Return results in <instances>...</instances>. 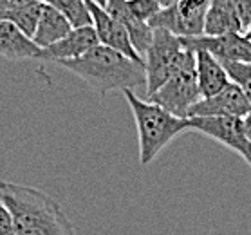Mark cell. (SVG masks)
Segmentation results:
<instances>
[{
    "label": "cell",
    "mask_w": 251,
    "mask_h": 235,
    "mask_svg": "<svg viewBox=\"0 0 251 235\" xmlns=\"http://www.w3.org/2000/svg\"><path fill=\"white\" fill-rule=\"evenodd\" d=\"M52 65L71 71L87 85H91L100 96L109 91H134L147 81L143 63L101 44L92 47L80 58L62 60Z\"/></svg>",
    "instance_id": "cell-2"
},
{
    "label": "cell",
    "mask_w": 251,
    "mask_h": 235,
    "mask_svg": "<svg viewBox=\"0 0 251 235\" xmlns=\"http://www.w3.org/2000/svg\"><path fill=\"white\" fill-rule=\"evenodd\" d=\"M190 132L204 134L210 139L228 147L242 157L251 156V145L246 138L244 121L242 118L231 116H201V118H188Z\"/></svg>",
    "instance_id": "cell-7"
},
{
    "label": "cell",
    "mask_w": 251,
    "mask_h": 235,
    "mask_svg": "<svg viewBox=\"0 0 251 235\" xmlns=\"http://www.w3.org/2000/svg\"><path fill=\"white\" fill-rule=\"evenodd\" d=\"M71 24L67 22V18L60 15L54 7L47 6L42 2V11L40 18H38V26L31 40L34 42V46L38 49H46V47L56 44L58 40H62L63 36L69 35L71 31Z\"/></svg>",
    "instance_id": "cell-16"
},
{
    "label": "cell",
    "mask_w": 251,
    "mask_h": 235,
    "mask_svg": "<svg viewBox=\"0 0 251 235\" xmlns=\"http://www.w3.org/2000/svg\"><path fill=\"white\" fill-rule=\"evenodd\" d=\"M92 2H96V4H100V6L105 7V2H107V0H92Z\"/></svg>",
    "instance_id": "cell-27"
},
{
    "label": "cell",
    "mask_w": 251,
    "mask_h": 235,
    "mask_svg": "<svg viewBox=\"0 0 251 235\" xmlns=\"http://www.w3.org/2000/svg\"><path fill=\"white\" fill-rule=\"evenodd\" d=\"M195 56V75L201 98H210L229 83L224 65L206 51H192Z\"/></svg>",
    "instance_id": "cell-12"
},
{
    "label": "cell",
    "mask_w": 251,
    "mask_h": 235,
    "mask_svg": "<svg viewBox=\"0 0 251 235\" xmlns=\"http://www.w3.org/2000/svg\"><path fill=\"white\" fill-rule=\"evenodd\" d=\"M201 100L197 75H195V56L188 49V54L179 65V69L150 96V102L157 104L177 118H188L190 109Z\"/></svg>",
    "instance_id": "cell-5"
},
{
    "label": "cell",
    "mask_w": 251,
    "mask_h": 235,
    "mask_svg": "<svg viewBox=\"0 0 251 235\" xmlns=\"http://www.w3.org/2000/svg\"><path fill=\"white\" fill-rule=\"evenodd\" d=\"M87 6H89V11H91L92 18V29L98 36V42L105 47H110L114 51H120L121 54L136 60V62L143 63V58L137 54V51L134 49L130 42V36L126 33V29L121 26L116 18H112L107 13V9L92 0H87Z\"/></svg>",
    "instance_id": "cell-10"
},
{
    "label": "cell",
    "mask_w": 251,
    "mask_h": 235,
    "mask_svg": "<svg viewBox=\"0 0 251 235\" xmlns=\"http://www.w3.org/2000/svg\"><path fill=\"white\" fill-rule=\"evenodd\" d=\"M34 2H38V0H0V20L9 13L29 6V4H34Z\"/></svg>",
    "instance_id": "cell-22"
},
{
    "label": "cell",
    "mask_w": 251,
    "mask_h": 235,
    "mask_svg": "<svg viewBox=\"0 0 251 235\" xmlns=\"http://www.w3.org/2000/svg\"><path fill=\"white\" fill-rule=\"evenodd\" d=\"M211 0H174L149 22L152 29H166L179 38L202 36L204 17Z\"/></svg>",
    "instance_id": "cell-6"
},
{
    "label": "cell",
    "mask_w": 251,
    "mask_h": 235,
    "mask_svg": "<svg viewBox=\"0 0 251 235\" xmlns=\"http://www.w3.org/2000/svg\"><path fill=\"white\" fill-rule=\"evenodd\" d=\"M244 35L248 36V38H250V40H251V26H250V27H248V29H246V33H244Z\"/></svg>",
    "instance_id": "cell-26"
},
{
    "label": "cell",
    "mask_w": 251,
    "mask_h": 235,
    "mask_svg": "<svg viewBox=\"0 0 251 235\" xmlns=\"http://www.w3.org/2000/svg\"><path fill=\"white\" fill-rule=\"evenodd\" d=\"M126 6L132 17L143 24H149L163 9L155 0H126Z\"/></svg>",
    "instance_id": "cell-20"
},
{
    "label": "cell",
    "mask_w": 251,
    "mask_h": 235,
    "mask_svg": "<svg viewBox=\"0 0 251 235\" xmlns=\"http://www.w3.org/2000/svg\"><path fill=\"white\" fill-rule=\"evenodd\" d=\"M105 9H107L110 17L116 18L126 29V33L130 36L132 46L137 51V54L141 58L145 56V52H147L150 42H152L154 29L150 27L149 24H143L132 17V13L128 11V6H126V0H107L105 2Z\"/></svg>",
    "instance_id": "cell-13"
},
{
    "label": "cell",
    "mask_w": 251,
    "mask_h": 235,
    "mask_svg": "<svg viewBox=\"0 0 251 235\" xmlns=\"http://www.w3.org/2000/svg\"><path fill=\"white\" fill-rule=\"evenodd\" d=\"M40 51L34 42L7 20H0V56L11 62L34 60Z\"/></svg>",
    "instance_id": "cell-14"
},
{
    "label": "cell",
    "mask_w": 251,
    "mask_h": 235,
    "mask_svg": "<svg viewBox=\"0 0 251 235\" xmlns=\"http://www.w3.org/2000/svg\"><path fill=\"white\" fill-rule=\"evenodd\" d=\"M0 235H15L11 215H9L6 205L2 201H0Z\"/></svg>",
    "instance_id": "cell-23"
},
{
    "label": "cell",
    "mask_w": 251,
    "mask_h": 235,
    "mask_svg": "<svg viewBox=\"0 0 251 235\" xmlns=\"http://www.w3.org/2000/svg\"><path fill=\"white\" fill-rule=\"evenodd\" d=\"M0 201L11 215L15 235H76L62 207L42 190L0 181Z\"/></svg>",
    "instance_id": "cell-1"
},
{
    "label": "cell",
    "mask_w": 251,
    "mask_h": 235,
    "mask_svg": "<svg viewBox=\"0 0 251 235\" xmlns=\"http://www.w3.org/2000/svg\"><path fill=\"white\" fill-rule=\"evenodd\" d=\"M155 2H157L161 7H168V6H172V4H174V0H155Z\"/></svg>",
    "instance_id": "cell-25"
},
{
    "label": "cell",
    "mask_w": 251,
    "mask_h": 235,
    "mask_svg": "<svg viewBox=\"0 0 251 235\" xmlns=\"http://www.w3.org/2000/svg\"><path fill=\"white\" fill-rule=\"evenodd\" d=\"M251 112V104L246 98L244 91L237 83L229 81L223 91L210 98H201L190 109L188 118L201 116H231V118H246Z\"/></svg>",
    "instance_id": "cell-9"
},
{
    "label": "cell",
    "mask_w": 251,
    "mask_h": 235,
    "mask_svg": "<svg viewBox=\"0 0 251 235\" xmlns=\"http://www.w3.org/2000/svg\"><path fill=\"white\" fill-rule=\"evenodd\" d=\"M229 2H231V6H233L246 33V29L251 26V0H229Z\"/></svg>",
    "instance_id": "cell-21"
},
{
    "label": "cell",
    "mask_w": 251,
    "mask_h": 235,
    "mask_svg": "<svg viewBox=\"0 0 251 235\" xmlns=\"http://www.w3.org/2000/svg\"><path fill=\"white\" fill-rule=\"evenodd\" d=\"M229 81H233L244 91L246 98L251 104V63H223Z\"/></svg>",
    "instance_id": "cell-19"
},
{
    "label": "cell",
    "mask_w": 251,
    "mask_h": 235,
    "mask_svg": "<svg viewBox=\"0 0 251 235\" xmlns=\"http://www.w3.org/2000/svg\"><path fill=\"white\" fill-rule=\"evenodd\" d=\"M244 161H246V163H248V165H250V166H251V156H248V157H246V159H244Z\"/></svg>",
    "instance_id": "cell-28"
},
{
    "label": "cell",
    "mask_w": 251,
    "mask_h": 235,
    "mask_svg": "<svg viewBox=\"0 0 251 235\" xmlns=\"http://www.w3.org/2000/svg\"><path fill=\"white\" fill-rule=\"evenodd\" d=\"M123 94L136 121L139 161L143 166H149L179 134L190 132L188 118H177L154 102L139 98L134 91H123Z\"/></svg>",
    "instance_id": "cell-3"
},
{
    "label": "cell",
    "mask_w": 251,
    "mask_h": 235,
    "mask_svg": "<svg viewBox=\"0 0 251 235\" xmlns=\"http://www.w3.org/2000/svg\"><path fill=\"white\" fill-rule=\"evenodd\" d=\"M242 121H244V132H246V138H248V141H250L251 145V112L246 118H242Z\"/></svg>",
    "instance_id": "cell-24"
},
{
    "label": "cell",
    "mask_w": 251,
    "mask_h": 235,
    "mask_svg": "<svg viewBox=\"0 0 251 235\" xmlns=\"http://www.w3.org/2000/svg\"><path fill=\"white\" fill-rule=\"evenodd\" d=\"M40 11H42V0L34 2V4H29L25 7H20L17 11L9 13L2 20H7L11 22L15 27H18L22 31L24 35L33 38L34 31H36V26H38V18H40Z\"/></svg>",
    "instance_id": "cell-18"
},
{
    "label": "cell",
    "mask_w": 251,
    "mask_h": 235,
    "mask_svg": "<svg viewBox=\"0 0 251 235\" xmlns=\"http://www.w3.org/2000/svg\"><path fill=\"white\" fill-rule=\"evenodd\" d=\"M228 33H244L229 0H211L204 17V36H223Z\"/></svg>",
    "instance_id": "cell-15"
},
{
    "label": "cell",
    "mask_w": 251,
    "mask_h": 235,
    "mask_svg": "<svg viewBox=\"0 0 251 235\" xmlns=\"http://www.w3.org/2000/svg\"><path fill=\"white\" fill-rule=\"evenodd\" d=\"M190 51H206L221 63H251V40L244 33H228L223 36H194L183 38Z\"/></svg>",
    "instance_id": "cell-8"
},
{
    "label": "cell",
    "mask_w": 251,
    "mask_h": 235,
    "mask_svg": "<svg viewBox=\"0 0 251 235\" xmlns=\"http://www.w3.org/2000/svg\"><path fill=\"white\" fill-rule=\"evenodd\" d=\"M98 36L94 33L92 26L89 27H76L71 29L67 36H63L62 40H58L56 44L40 49L36 52L34 60H44V62H62V60H75L80 58L81 54H85L87 51H91L92 47H96Z\"/></svg>",
    "instance_id": "cell-11"
},
{
    "label": "cell",
    "mask_w": 251,
    "mask_h": 235,
    "mask_svg": "<svg viewBox=\"0 0 251 235\" xmlns=\"http://www.w3.org/2000/svg\"><path fill=\"white\" fill-rule=\"evenodd\" d=\"M188 54L183 38L172 35L166 29H154L152 42L143 56L145 62V87L149 98L170 78Z\"/></svg>",
    "instance_id": "cell-4"
},
{
    "label": "cell",
    "mask_w": 251,
    "mask_h": 235,
    "mask_svg": "<svg viewBox=\"0 0 251 235\" xmlns=\"http://www.w3.org/2000/svg\"><path fill=\"white\" fill-rule=\"evenodd\" d=\"M44 4L54 7L60 15L67 18L71 27H89L92 26V18L87 0H42Z\"/></svg>",
    "instance_id": "cell-17"
}]
</instances>
